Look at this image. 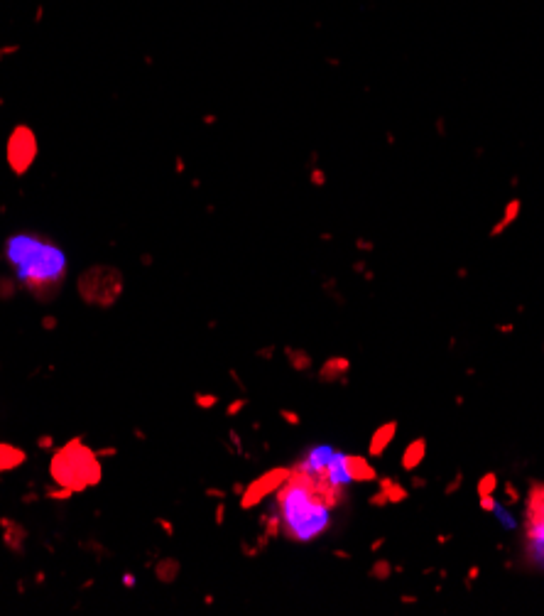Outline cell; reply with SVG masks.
<instances>
[{
    "label": "cell",
    "mask_w": 544,
    "mask_h": 616,
    "mask_svg": "<svg viewBox=\"0 0 544 616\" xmlns=\"http://www.w3.org/2000/svg\"><path fill=\"white\" fill-rule=\"evenodd\" d=\"M351 457L331 447H316L289 469L277 489L275 521L294 543H311L331 528V513L346 504L353 484Z\"/></svg>",
    "instance_id": "obj_1"
},
{
    "label": "cell",
    "mask_w": 544,
    "mask_h": 616,
    "mask_svg": "<svg viewBox=\"0 0 544 616\" xmlns=\"http://www.w3.org/2000/svg\"><path fill=\"white\" fill-rule=\"evenodd\" d=\"M5 260L15 270L20 285L39 300L54 297L67 280V256L47 236H10L5 243Z\"/></svg>",
    "instance_id": "obj_2"
},
{
    "label": "cell",
    "mask_w": 544,
    "mask_h": 616,
    "mask_svg": "<svg viewBox=\"0 0 544 616\" xmlns=\"http://www.w3.org/2000/svg\"><path fill=\"white\" fill-rule=\"evenodd\" d=\"M525 562L532 570L544 572V523L525 515Z\"/></svg>",
    "instance_id": "obj_3"
},
{
    "label": "cell",
    "mask_w": 544,
    "mask_h": 616,
    "mask_svg": "<svg viewBox=\"0 0 544 616\" xmlns=\"http://www.w3.org/2000/svg\"><path fill=\"white\" fill-rule=\"evenodd\" d=\"M530 518H537L544 523V484H532L530 496H527V513Z\"/></svg>",
    "instance_id": "obj_4"
},
{
    "label": "cell",
    "mask_w": 544,
    "mask_h": 616,
    "mask_svg": "<svg viewBox=\"0 0 544 616\" xmlns=\"http://www.w3.org/2000/svg\"><path fill=\"white\" fill-rule=\"evenodd\" d=\"M424 452H427V442H424V439H414L410 447L405 449V454H402V467L407 471L417 469L424 459Z\"/></svg>",
    "instance_id": "obj_5"
},
{
    "label": "cell",
    "mask_w": 544,
    "mask_h": 616,
    "mask_svg": "<svg viewBox=\"0 0 544 616\" xmlns=\"http://www.w3.org/2000/svg\"><path fill=\"white\" fill-rule=\"evenodd\" d=\"M395 430H397L395 422L380 427L378 432H375V437H373V442H370V454H382L385 447H390V442H392V437H395Z\"/></svg>",
    "instance_id": "obj_6"
},
{
    "label": "cell",
    "mask_w": 544,
    "mask_h": 616,
    "mask_svg": "<svg viewBox=\"0 0 544 616\" xmlns=\"http://www.w3.org/2000/svg\"><path fill=\"white\" fill-rule=\"evenodd\" d=\"M380 493H382V496H380V498H375L378 504H380V501H405V498H407V489L397 486L392 479H390V482H388V479L382 482V491H380Z\"/></svg>",
    "instance_id": "obj_7"
},
{
    "label": "cell",
    "mask_w": 544,
    "mask_h": 616,
    "mask_svg": "<svg viewBox=\"0 0 544 616\" xmlns=\"http://www.w3.org/2000/svg\"><path fill=\"white\" fill-rule=\"evenodd\" d=\"M495 486H498V476H495L493 471L483 474V479L478 482V496H493V493H495Z\"/></svg>",
    "instance_id": "obj_8"
},
{
    "label": "cell",
    "mask_w": 544,
    "mask_h": 616,
    "mask_svg": "<svg viewBox=\"0 0 544 616\" xmlns=\"http://www.w3.org/2000/svg\"><path fill=\"white\" fill-rule=\"evenodd\" d=\"M490 511H493V513H495L500 521H502V526H505V528H515V526H517V523H515V518L510 515V511H508V508H502L498 501L493 504V508H490Z\"/></svg>",
    "instance_id": "obj_9"
},
{
    "label": "cell",
    "mask_w": 544,
    "mask_h": 616,
    "mask_svg": "<svg viewBox=\"0 0 544 616\" xmlns=\"http://www.w3.org/2000/svg\"><path fill=\"white\" fill-rule=\"evenodd\" d=\"M388 570H390V565H388V562H378V565H375V577H380V580H385V577H388V574H390Z\"/></svg>",
    "instance_id": "obj_10"
},
{
    "label": "cell",
    "mask_w": 544,
    "mask_h": 616,
    "mask_svg": "<svg viewBox=\"0 0 544 616\" xmlns=\"http://www.w3.org/2000/svg\"><path fill=\"white\" fill-rule=\"evenodd\" d=\"M505 493H510V501H517V491L512 484H505Z\"/></svg>",
    "instance_id": "obj_11"
}]
</instances>
